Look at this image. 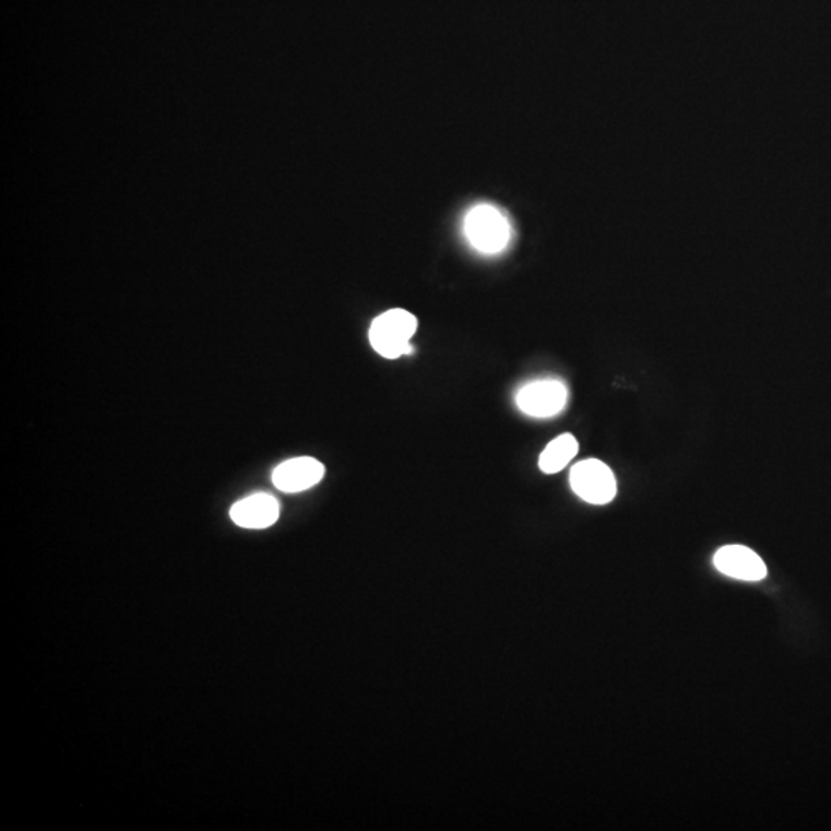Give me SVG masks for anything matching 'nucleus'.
<instances>
[{
    "mask_svg": "<svg viewBox=\"0 0 831 831\" xmlns=\"http://www.w3.org/2000/svg\"><path fill=\"white\" fill-rule=\"evenodd\" d=\"M416 331V316L402 308H394L375 319L368 337L378 355L385 359H399L415 352L409 341L415 336Z\"/></svg>",
    "mask_w": 831,
    "mask_h": 831,
    "instance_id": "1",
    "label": "nucleus"
},
{
    "mask_svg": "<svg viewBox=\"0 0 831 831\" xmlns=\"http://www.w3.org/2000/svg\"><path fill=\"white\" fill-rule=\"evenodd\" d=\"M569 402V389L558 379H539L525 383L517 394V405L526 416L545 419L558 416Z\"/></svg>",
    "mask_w": 831,
    "mask_h": 831,
    "instance_id": "4",
    "label": "nucleus"
},
{
    "mask_svg": "<svg viewBox=\"0 0 831 831\" xmlns=\"http://www.w3.org/2000/svg\"><path fill=\"white\" fill-rule=\"evenodd\" d=\"M570 485L582 501L605 506L616 498L618 483L615 473L597 459L578 462L570 473Z\"/></svg>",
    "mask_w": 831,
    "mask_h": 831,
    "instance_id": "3",
    "label": "nucleus"
},
{
    "mask_svg": "<svg viewBox=\"0 0 831 831\" xmlns=\"http://www.w3.org/2000/svg\"><path fill=\"white\" fill-rule=\"evenodd\" d=\"M579 443L573 435H560L553 439L539 458V468L545 475L562 472L577 458Z\"/></svg>",
    "mask_w": 831,
    "mask_h": 831,
    "instance_id": "8",
    "label": "nucleus"
},
{
    "mask_svg": "<svg viewBox=\"0 0 831 831\" xmlns=\"http://www.w3.org/2000/svg\"><path fill=\"white\" fill-rule=\"evenodd\" d=\"M325 467L314 458H295L282 462L273 472V484L284 492L310 490L321 483Z\"/></svg>",
    "mask_w": 831,
    "mask_h": 831,
    "instance_id": "5",
    "label": "nucleus"
},
{
    "mask_svg": "<svg viewBox=\"0 0 831 831\" xmlns=\"http://www.w3.org/2000/svg\"><path fill=\"white\" fill-rule=\"evenodd\" d=\"M229 517L242 529L263 530L276 524L281 517L277 499L266 492H256L242 501L236 502L229 510Z\"/></svg>",
    "mask_w": 831,
    "mask_h": 831,
    "instance_id": "7",
    "label": "nucleus"
},
{
    "mask_svg": "<svg viewBox=\"0 0 831 831\" xmlns=\"http://www.w3.org/2000/svg\"><path fill=\"white\" fill-rule=\"evenodd\" d=\"M714 567L725 577L739 581L758 582L767 577V567L750 548L744 545H727L716 551Z\"/></svg>",
    "mask_w": 831,
    "mask_h": 831,
    "instance_id": "6",
    "label": "nucleus"
},
{
    "mask_svg": "<svg viewBox=\"0 0 831 831\" xmlns=\"http://www.w3.org/2000/svg\"><path fill=\"white\" fill-rule=\"evenodd\" d=\"M464 235L479 253L499 254L509 247L511 224L501 210L480 204L473 206L465 216Z\"/></svg>",
    "mask_w": 831,
    "mask_h": 831,
    "instance_id": "2",
    "label": "nucleus"
}]
</instances>
